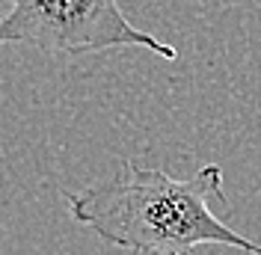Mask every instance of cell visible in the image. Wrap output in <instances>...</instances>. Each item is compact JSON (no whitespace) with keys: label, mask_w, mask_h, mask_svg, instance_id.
Wrapping results in <instances>:
<instances>
[{"label":"cell","mask_w":261,"mask_h":255,"mask_svg":"<svg viewBox=\"0 0 261 255\" xmlns=\"http://www.w3.org/2000/svg\"><path fill=\"white\" fill-rule=\"evenodd\" d=\"M0 45H33L45 54H98L143 48L163 60L178 50L134 27L119 0H9L0 15Z\"/></svg>","instance_id":"obj_2"},{"label":"cell","mask_w":261,"mask_h":255,"mask_svg":"<svg viewBox=\"0 0 261 255\" xmlns=\"http://www.w3.org/2000/svg\"><path fill=\"white\" fill-rule=\"evenodd\" d=\"M223 196V169L202 166L190 178L125 163L122 172L68 196L74 223L101 240L137 255H190L199 246H231L261 255V243L238 235L214 217L211 202Z\"/></svg>","instance_id":"obj_1"}]
</instances>
